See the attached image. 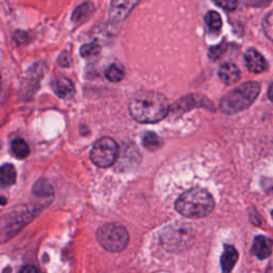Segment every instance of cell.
<instances>
[{
  "label": "cell",
  "instance_id": "cell-22",
  "mask_svg": "<svg viewBox=\"0 0 273 273\" xmlns=\"http://www.w3.org/2000/svg\"><path fill=\"white\" fill-rule=\"evenodd\" d=\"M213 2L226 11H234L238 7V0H213Z\"/></svg>",
  "mask_w": 273,
  "mask_h": 273
},
{
  "label": "cell",
  "instance_id": "cell-13",
  "mask_svg": "<svg viewBox=\"0 0 273 273\" xmlns=\"http://www.w3.org/2000/svg\"><path fill=\"white\" fill-rule=\"evenodd\" d=\"M16 170L15 168L10 165L6 164L0 167V184L3 186H12L16 183Z\"/></svg>",
  "mask_w": 273,
  "mask_h": 273
},
{
  "label": "cell",
  "instance_id": "cell-26",
  "mask_svg": "<svg viewBox=\"0 0 273 273\" xmlns=\"http://www.w3.org/2000/svg\"><path fill=\"white\" fill-rule=\"evenodd\" d=\"M268 96H269V98H270V101L273 102V83L270 85L269 91H268Z\"/></svg>",
  "mask_w": 273,
  "mask_h": 273
},
{
  "label": "cell",
  "instance_id": "cell-19",
  "mask_svg": "<svg viewBox=\"0 0 273 273\" xmlns=\"http://www.w3.org/2000/svg\"><path fill=\"white\" fill-rule=\"evenodd\" d=\"M205 21L207 24V26L212 31L218 32L221 27H222V19L219 13L215 11H209L205 16Z\"/></svg>",
  "mask_w": 273,
  "mask_h": 273
},
{
  "label": "cell",
  "instance_id": "cell-11",
  "mask_svg": "<svg viewBox=\"0 0 273 273\" xmlns=\"http://www.w3.org/2000/svg\"><path fill=\"white\" fill-rule=\"evenodd\" d=\"M53 88L56 94L61 98H71L74 93H75V88H74L73 82L65 77H60L56 79L53 83Z\"/></svg>",
  "mask_w": 273,
  "mask_h": 273
},
{
  "label": "cell",
  "instance_id": "cell-20",
  "mask_svg": "<svg viewBox=\"0 0 273 273\" xmlns=\"http://www.w3.org/2000/svg\"><path fill=\"white\" fill-rule=\"evenodd\" d=\"M99 53H101V46L96 43L85 44L80 48V55L83 58H91L97 56Z\"/></svg>",
  "mask_w": 273,
  "mask_h": 273
},
{
  "label": "cell",
  "instance_id": "cell-5",
  "mask_svg": "<svg viewBox=\"0 0 273 273\" xmlns=\"http://www.w3.org/2000/svg\"><path fill=\"white\" fill-rule=\"evenodd\" d=\"M120 154L118 143L109 136H104L95 142L90 153L92 163L99 168H109L112 166Z\"/></svg>",
  "mask_w": 273,
  "mask_h": 273
},
{
  "label": "cell",
  "instance_id": "cell-7",
  "mask_svg": "<svg viewBox=\"0 0 273 273\" xmlns=\"http://www.w3.org/2000/svg\"><path fill=\"white\" fill-rule=\"evenodd\" d=\"M140 0H111L109 10V20L119 24L125 19Z\"/></svg>",
  "mask_w": 273,
  "mask_h": 273
},
{
  "label": "cell",
  "instance_id": "cell-6",
  "mask_svg": "<svg viewBox=\"0 0 273 273\" xmlns=\"http://www.w3.org/2000/svg\"><path fill=\"white\" fill-rule=\"evenodd\" d=\"M189 239L190 230L185 225H172L161 236V241L169 250H175L185 246Z\"/></svg>",
  "mask_w": 273,
  "mask_h": 273
},
{
  "label": "cell",
  "instance_id": "cell-28",
  "mask_svg": "<svg viewBox=\"0 0 273 273\" xmlns=\"http://www.w3.org/2000/svg\"><path fill=\"white\" fill-rule=\"evenodd\" d=\"M272 218H273V210H272Z\"/></svg>",
  "mask_w": 273,
  "mask_h": 273
},
{
  "label": "cell",
  "instance_id": "cell-27",
  "mask_svg": "<svg viewBox=\"0 0 273 273\" xmlns=\"http://www.w3.org/2000/svg\"><path fill=\"white\" fill-rule=\"evenodd\" d=\"M2 90H3V77L0 75V93H2Z\"/></svg>",
  "mask_w": 273,
  "mask_h": 273
},
{
  "label": "cell",
  "instance_id": "cell-18",
  "mask_svg": "<svg viewBox=\"0 0 273 273\" xmlns=\"http://www.w3.org/2000/svg\"><path fill=\"white\" fill-rule=\"evenodd\" d=\"M124 76H125V71L120 64H111L106 71V78L111 82H119Z\"/></svg>",
  "mask_w": 273,
  "mask_h": 273
},
{
  "label": "cell",
  "instance_id": "cell-4",
  "mask_svg": "<svg viewBox=\"0 0 273 273\" xmlns=\"http://www.w3.org/2000/svg\"><path fill=\"white\" fill-rule=\"evenodd\" d=\"M96 238L105 250L116 253L123 251L127 246L129 235L127 230L120 223L111 222L97 230Z\"/></svg>",
  "mask_w": 273,
  "mask_h": 273
},
{
  "label": "cell",
  "instance_id": "cell-14",
  "mask_svg": "<svg viewBox=\"0 0 273 273\" xmlns=\"http://www.w3.org/2000/svg\"><path fill=\"white\" fill-rule=\"evenodd\" d=\"M94 10H95V8H94V5L92 3H84V4L80 5L79 7H77L75 9V11L73 12L72 20L74 22H81V21L88 18L93 13Z\"/></svg>",
  "mask_w": 273,
  "mask_h": 273
},
{
  "label": "cell",
  "instance_id": "cell-10",
  "mask_svg": "<svg viewBox=\"0 0 273 273\" xmlns=\"http://www.w3.org/2000/svg\"><path fill=\"white\" fill-rule=\"evenodd\" d=\"M219 77L224 84L232 85L240 79V71L234 63H224L219 70Z\"/></svg>",
  "mask_w": 273,
  "mask_h": 273
},
{
  "label": "cell",
  "instance_id": "cell-24",
  "mask_svg": "<svg viewBox=\"0 0 273 273\" xmlns=\"http://www.w3.org/2000/svg\"><path fill=\"white\" fill-rule=\"evenodd\" d=\"M271 0H245L246 4H249V6H255V7H260V6H267Z\"/></svg>",
  "mask_w": 273,
  "mask_h": 273
},
{
  "label": "cell",
  "instance_id": "cell-25",
  "mask_svg": "<svg viewBox=\"0 0 273 273\" xmlns=\"http://www.w3.org/2000/svg\"><path fill=\"white\" fill-rule=\"evenodd\" d=\"M61 59H59V63L62 65V66H69L70 65V57L66 53H63L61 56H60Z\"/></svg>",
  "mask_w": 273,
  "mask_h": 273
},
{
  "label": "cell",
  "instance_id": "cell-8",
  "mask_svg": "<svg viewBox=\"0 0 273 273\" xmlns=\"http://www.w3.org/2000/svg\"><path fill=\"white\" fill-rule=\"evenodd\" d=\"M245 65L252 73L258 74L267 70V61L263 55L255 49L251 48L244 55Z\"/></svg>",
  "mask_w": 273,
  "mask_h": 273
},
{
  "label": "cell",
  "instance_id": "cell-16",
  "mask_svg": "<svg viewBox=\"0 0 273 273\" xmlns=\"http://www.w3.org/2000/svg\"><path fill=\"white\" fill-rule=\"evenodd\" d=\"M33 193L36 196L46 198V197L53 196L54 190H53V187L51 186V184H49L47 180L40 179V180L36 181L33 186Z\"/></svg>",
  "mask_w": 273,
  "mask_h": 273
},
{
  "label": "cell",
  "instance_id": "cell-1",
  "mask_svg": "<svg viewBox=\"0 0 273 273\" xmlns=\"http://www.w3.org/2000/svg\"><path fill=\"white\" fill-rule=\"evenodd\" d=\"M129 112L139 123H157L169 113V104L163 94L154 91H141L131 99Z\"/></svg>",
  "mask_w": 273,
  "mask_h": 273
},
{
  "label": "cell",
  "instance_id": "cell-12",
  "mask_svg": "<svg viewBox=\"0 0 273 273\" xmlns=\"http://www.w3.org/2000/svg\"><path fill=\"white\" fill-rule=\"evenodd\" d=\"M239 254L233 245H225L221 257V266L223 272H230L237 263Z\"/></svg>",
  "mask_w": 273,
  "mask_h": 273
},
{
  "label": "cell",
  "instance_id": "cell-23",
  "mask_svg": "<svg viewBox=\"0 0 273 273\" xmlns=\"http://www.w3.org/2000/svg\"><path fill=\"white\" fill-rule=\"evenodd\" d=\"M14 40L18 44H25L28 41V34L24 31H16L14 33Z\"/></svg>",
  "mask_w": 273,
  "mask_h": 273
},
{
  "label": "cell",
  "instance_id": "cell-3",
  "mask_svg": "<svg viewBox=\"0 0 273 273\" xmlns=\"http://www.w3.org/2000/svg\"><path fill=\"white\" fill-rule=\"evenodd\" d=\"M259 92V83L254 81L245 82L222 97L220 109L223 113L226 115L238 113L254 103Z\"/></svg>",
  "mask_w": 273,
  "mask_h": 273
},
{
  "label": "cell",
  "instance_id": "cell-21",
  "mask_svg": "<svg viewBox=\"0 0 273 273\" xmlns=\"http://www.w3.org/2000/svg\"><path fill=\"white\" fill-rule=\"evenodd\" d=\"M263 29L265 35L270 41H273V10L267 14L263 21Z\"/></svg>",
  "mask_w": 273,
  "mask_h": 273
},
{
  "label": "cell",
  "instance_id": "cell-2",
  "mask_svg": "<svg viewBox=\"0 0 273 273\" xmlns=\"http://www.w3.org/2000/svg\"><path fill=\"white\" fill-rule=\"evenodd\" d=\"M215 208V201L208 191L194 188L183 193L175 202V209L187 218H203Z\"/></svg>",
  "mask_w": 273,
  "mask_h": 273
},
{
  "label": "cell",
  "instance_id": "cell-17",
  "mask_svg": "<svg viewBox=\"0 0 273 273\" xmlns=\"http://www.w3.org/2000/svg\"><path fill=\"white\" fill-rule=\"evenodd\" d=\"M143 145L146 150L155 152L163 145V141L155 132L147 131L143 136Z\"/></svg>",
  "mask_w": 273,
  "mask_h": 273
},
{
  "label": "cell",
  "instance_id": "cell-9",
  "mask_svg": "<svg viewBox=\"0 0 273 273\" xmlns=\"http://www.w3.org/2000/svg\"><path fill=\"white\" fill-rule=\"evenodd\" d=\"M272 245L273 241L270 238L265 237V236H258L254 239L252 252L259 259H265L271 255Z\"/></svg>",
  "mask_w": 273,
  "mask_h": 273
},
{
  "label": "cell",
  "instance_id": "cell-15",
  "mask_svg": "<svg viewBox=\"0 0 273 273\" xmlns=\"http://www.w3.org/2000/svg\"><path fill=\"white\" fill-rule=\"evenodd\" d=\"M11 150L13 155L18 159H24L28 157L30 153V148L26 141H24L20 138H16L11 143Z\"/></svg>",
  "mask_w": 273,
  "mask_h": 273
}]
</instances>
